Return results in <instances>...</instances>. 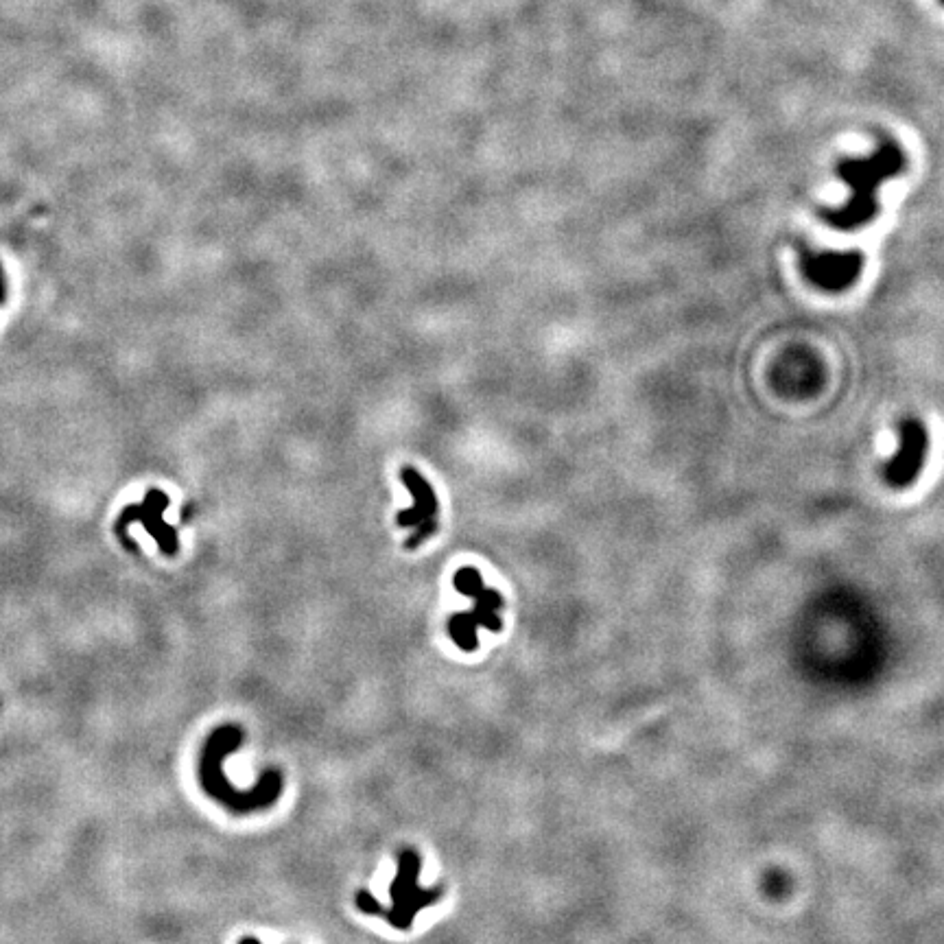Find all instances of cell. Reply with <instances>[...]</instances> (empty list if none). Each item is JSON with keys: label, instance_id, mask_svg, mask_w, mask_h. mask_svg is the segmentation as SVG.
I'll use <instances>...</instances> for the list:
<instances>
[{"label": "cell", "instance_id": "1", "mask_svg": "<svg viewBox=\"0 0 944 944\" xmlns=\"http://www.w3.org/2000/svg\"><path fill=\"white\" fill-rule=\"evenodd\" d=\"M243 737L245 735L239 726H219L206 739L202 761H199V778H202L204 792L232 813L269 809L282 796V789H285V778L278 770H267L261 774L258 783L252 789H247V792H241L228 781L226 774H223V759L230 757L241 746Z\"/></svg>", "mask_w": 944, "mask_h": 944}, {"label": "cell", "instance_id": "2", "mask_svg": "<svg viewBox=\"0 0 944 944\" xmlns=\"http://www.w3.org/2000/svg\"><path fill=\"white\" fill-rule=\"evenodd\" d=\"M903 167L901 153L896 147H883L877 156L868 160H846L837 167V173L851 186V202L842 208L824 212V221L833 230H859L879 215L877 188L894 177Z\"/></svg>", "mask_w": 944, "mask_h": 944}, {"label": "cell", "instance_id": "3", "mask_svg": "<svg viewBox=\"0 0 944 944\" xmlns=\"http://www.w3.org/2000/svg\"><path fill=\"white\" fill-rule=\"evenodd\" d=\"M420 868L422 859L413 848H403V851L398 853V872L392 885H389L392 907L383 910L381 918H385L389 925L400 931H409L416 914L422 912L424 907L438 903L444 896L442 888H420Z\"/></svg>", "mask_w": 944, "mask_h": 944}, {"label": "cell", "instance_id": "4", "mask_svg": "<svg viewBox=\"0 0 944 944\" xmlns=\"http://www.w3.org/2000/svg\"><path fill=\"white\" fill-rule=\"evenodd\" d=\"M400 481L405 483V488L413 497V507L400 512L396 516V523L400 529H416L407 540V549H418L424 540L438 534V494L413 466L400 468Z\"/></svg>", "mask_w": 944, "mask_h": 944}, {"label": "cell", "instance_id": "5", "mask_svg": "<svg viewBox=\"0 0 944 944\" xmlns=\"http://www.w3.org/2000/svg\"><path fill=\"white\" fill-rule=\"evenodd\" d=\"M899 451L883 468V477L894 488H907L918 479L929 451V433L916 418H905L899 427Z\"/></svg>", "mask_w": 944, "mask_h": 944}, {"label": "cell", "instance_id": "6", "mask_svg": "<svg viewBox=\"0 0 944 944\" xmlns=\"http://www.w3.org/2000/svg\"><path fill=\"white\" fill-rule=\"evenodd\" d=\"M802 274L824 291H844L853 287L864 271V254L861 252H824V254H802Z\"/></svg>", "mask_w": 944, "mask_h": 944}, {"label": "cell", "instance_id": "7", "mask_svg": "<svg viewBox=\"0 0 944 944\" xmlns=\"http://www.w3.org/2000/svg\"><path fill=\"white\" fill-rule=\"evenodd\" d=\"M503 608V597L499 590L483 588L481 593L472 599V608L468 610L472 619L479 623V628H488L490 632H501L503 621L499 617V610Z\"/></svg>", "mask_w": 944, "mask_h": 944}, {"label": "cell", "instance_id": "8", "mask_svg": "<svg viewBox=\"0 0 944 944\" xmlns=\"http://www.w3.org/2000/svg\"><path fill=\"white\" fill-rule=\"evenodd\" d=\"M477 628H479V623L472 619L468 610L455 612V615L448 617V636H451V641L462 649V652H468V654L477 652V647H479Z\"/></svg>", "mask_w": 944, "mask_h": 944}, {"label": "cell", "instance_id": "9", "mask_svg": "<svg viewBox=\"0 0 944 944\" xmlns=\"http://www.w3.org/2000/svg\"><path fill=\"white\" fill-rule=\"evenodd\" d=\"M453 584L455 588L459 590V593H462L464 597L468 599H475L483 588V577L477 569H472V566H464V569H459L453 577Z\"/></svg>", "mask_w": 944, "mask_h": 944}, {"label": "cell", "instance_id": "10", "mask_svg": "<svg viewBox=\"0 0 944 944\" xmlns=\"http://www.w3.org/2000/svg\"><path fill=\"white\" fill-rule=\"evenodd\" d=\"M354 903H357V907L363 914H370V916H381L383 914V905L368 890H359L357 896H354Z\"/></svg>", "mask_w": 944, "mask_h": 944}, {"label": "cell", "instance_id": "11", "mask_svg": "<svg viewBox=\"0 0 944 944\" xmlns=\"http://www.w3.org/2000/svg\"><path fill=\"white\" fill-rule=\"evenodd\" d=\"M239 944H261V940H256V938H241Z\"/></svg>", "mask_w": 944, "mask_h": 944}, {"label": "cell", "instance_id": "12", "mask_svg": "<svg viewBox=\"0 0 944 944\" xmlns=\"http://www.w3.org/2000/svg\"><path fill=\"white\" fill-rule=\"evenodd\" d=\"M0 295H3V289H0Z\"/></svg>", "mask_w": 944, "mask_h": 944}]
</instances>
